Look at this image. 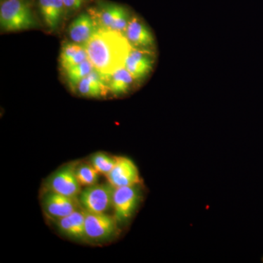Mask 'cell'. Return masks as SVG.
<instances>
[{
	"label": "cell",
	"instance_id": "obj_9",
	"mask_svg": "<svg viewBox=\"0 0 263 263\" xmlns=\"http://www.w3.org/2000/svg\"><path fill=\"white\" fill-rule=\"evenodd\" d=\"M43 208L50 219L57 220L70 215L82 207L79 197L66 196L48 191L43 200Z\"/></svg>",
	"mask_w": 263,
	"mask_h": 263
},
{
	"label": "cell",
	"instance_id": "obj_12",
	"mask_svg": "<svg viewBox=\"0 0 263 263\" xmlns=\"http://www.w3.org/2000/svg\"><path fill=\"white\" fill-rule=\"evenodd\" d=\"M62 234L78 240H87L85 232V210L79 209L70 215L54 220Z\"/></svg>",
	"mask_w": 263,
	"mask_h": 263
},
{
	"label": "cell",
	"instance_id": "obj_7",
	"mask_svg": "<svg viewBox=\"0 0 263 263\" xmlns=\"http://www.w3.org/2000/svg\"><path fill=\"white\" fill-rule=\"evenodd\" d=\"M156 61V51L133 48L128 55L124 67L134 78L136 84H139L148 79L153 72Z\"/></svg>",
	"mask_w": 263,
	"mask_h": 263
},
{
	"label": "cell",
	"instance_id": "obj_4",
	"mask_svg": "<svg viewBox=\"0 0 263 263\" xmlns=\"http://www.w3.org/2000/svg\"><path fill=\"white\" fill-rule=\"evenodd\" d=\"M140 184L114 187L112 208L119 224L129 221L138 209L142 198Z\"/></svg>",
	"mask_w": 263,
	"mask_h": 263
},
{
	"label": "cell",
	"instance_id": "obj_1",
	"mask_svg": "<svg viewBox=\"0 0 263 263\" xmlns=\"http://www.w3.org/2000/svg\"><path fill=\"white\" fill-rule=\"evenodd\" d=\"M84 45L95 70L106 79L124 68L133 48L124 33L104 28L97 29Z\"/></svg>",
	"mask_w": 263,
	"mask_h": 263
},
{
	"label": "cell",
	"instance_id": "obj_20",
	"mask_svg": "<svg viewBox=\"0 0 263 263\" xmlns=\"http://www.w3.org/2000/svg\"><path fill=\"white\" fill-rule=\"evenodd\" d=\"M117 157H110L103 152H98L91 157V164L99 174L106 177L115 166Z\"/></svg>",
	"mask_w": 263,
	"mask_h": 263
},
{
	"label": "cell",
	"instance_id": "obj_6",
	"mask_svg": "<svg viewBox=\"0 0 263 263\" xmlns=\"http://www.w3.org/2000/svg\"><path fill=\"white\" fill-rule=\"evenodd\" d=\"M114 191L110 183H96L81 192L79 200L86 212L105 213L112 207Z\"/></svg>",
	"mask_w": 263,
	"mask_h": 263
},
{
	"label": "cell",
	"instance_id": "obj_3",
	"mask_svg": "<svg viewBox=\"0 0 263 263\" xmlns=\"http://www.w3.org/2000/svg\"><path fill=\"white\" fill-rule=\"evenodd\" d=\"M98 28L112 29L124 33L134 14L126 7L111 3H102L88 12Z\"/></svg>",
	"mask_w": 263,
	"mask_h": 263
},
{
	"label": "cell",
	"instance_id": "obj_21",
	"mask_svg": "<svg viewBox=\"0 0 263 263\" xmlns=\"http://www.w3.org/2000/svg\"><path fill=\"white\" fill-rule=\"evenodd\" d=\"M85 0H63L66 10L69 12L76 11L80 9Z\"/></svg>",
	"mask_w": 263,
	"mask_h": 263
},
{
	"label": "cell",
	"instance_id": "obj_16",
	"mask_svg": "<svg viewBox=\"0 0 263 263\" xmlns=\"http://www.w3.org/2000/svg\"><path fill=\"white\" fill-rule=\"evenodd\" d=\"M89 59L84 45L77 43H66L62 46L60 63L64 70L73 67Z\"/></svg>",
	"mask_w": 263,
	"mask_h": 263
},
{
	"label": "cell",
	"instance_id": "obj_19",
	"mask_svg": "<svg viewBox=\"0 0 263 263\" xmlns=\"http://www.w3.org/2000/svg\"><path fill=\"white\" fill-rule=\"evenodd\" d=\"M76 176L81 186H92L98 183L99 173L91 164H82L76 165Z\"/></svg>",
	"mask_w": 263,
	"mask_h": 263
},
{
	"label": "cell",
	"instance_id": "obj_14",
	"mask_svg": "<svg viewBox=\"0 0 263 263\" xmlns=\"http://www.w3.org/2000/svg\"><path fill=\"white\" fill-rule=\"evenodd\" d=\"M98 28L91 15L88 13H84L70 24L68 29L69 35L73 42L84 45Z\"/></svg>",
	"mask_w": 263,
	"mask_h": 263
},
{
	"label": "cell",
	"instance_id": "obj_17",
	"mask_svg": "<svg viewBox=\"0 0 263 263\" xmlns=\"http://www.w3.org/2000/svg\"><path fill=\"white\" fill-rule=\"evenodd\" d=\"M136 84L134 78L125 67L116 71L108 79L109 91L117 95L127 94Z\"/></svg>",
	"mask_w": 263,
	"mask_h": 263
},
{
	"label": "cell",
	"instance_id": "obj_13",
	"mask_svg": "<svg viewBox=\"0 0 263 263\" xmlns=\"http://www.w3.org/2000/svg\"><path fill=\"white\" fill-rule=\"evenodd\" d=\"M38 5L46 27L51 30H56L67 12L63 0H39Z\"/></svg>",
	"mask_w": 263,
	"mask_h": 263
},
{
	"label": "cell",
	"instance_id": "obj_2",
	"mask_svg": "<svg viewBox=\"0 0 263 263\" xmlns=\"http://www.w3.org/2000/svg\"><path fill=\"white\" fill-rule=\"evenodd\" d=\"M2 30L18 32L34 28L37 24L29 0H4L0 6Z\"/></svg>",
	"mask_w": 263,
	"mask_h": 263
},
{
	"label": "cell",
	"instance_id": "obj_11",
	"mask_svg": "<svg viewBox=\"0 0 263 263\" xmlns=\"http://www.w3.org/2000/svg\"><path fill=\"white\" fill-rule=\"evenodd\" d=\"M106 178L108 182L115 188L134 186L141 182L136 164L125 157H117L115 166Z\"/></svg>",
	"mask_w": 263,
	"mask_h": 263
},
{
	"label": "cell",
	"instance_id": "obj_5",
	"mask_svg": "<svg viewBox=\"0 0 263 263\" xmlns=\"http://www.w3.org/2000/svg\"><path fill=\"white\" fill-rule=\"evenodd\" d=\"M119 223L114 216L105 213H92L85 211V232L86 239L104 241L113 238L119 233Z\"/></svg>",
	"mask_w": 263,
	"mask_h": 263
},
{
	"label": "cell",
	"instance_id": "obj_8",
	"mask_svg": "<svg viewBox=\"0 0 263 263\" xmlns=\"http://www.w3.org/2000/svg\"><path fill=\"white\" fill-rule=\"evenodd\" d=\"M75 170L76 164H67L51 175L47 183L48 191L69 197L80 196L82 186L76 178Z\"/></svg>",
	"mask_w": 263,
	"mask_h": 263
},
{
	"label": "cell",
	"instance_id": "obj_18",
	"mask_svg": "<svg viewBox=\"0 0 263 263\" xmlns=\"http://www.w3.org/2000/svg\"><path fill=\"white\" fill-rule=\"evenodd\" d=\"M95 67L91 61L87 59L84 62L78 64L70 68L65 70L67 81L73 89L77 88L78 84L83 79L86 77L90 72L94 70Z\"/></svg>",
	"mask_w": 263,
	"mask_h": 263
},
{
	"label": "cell",
	"instance_id": "obj_15",
	"mask_svg": "<svg viewBox=\"0 0 263 263\" xmlns=\"http://www.w3.org/2000/svg\"><path fill=\"white\" fill-rule=\"evenodd\" d=\"M105 79L106 78L94 69L78 84V91L82 96L89 98L104 96L108 90Z\"/></svg>",
	"mask_w": 263,
	"mask_h": 263
},
{
	"label": "cell",
	"instance_id": "obj_10",
	"mask_svg": "<svg viewBox=\"0 0 263 263\" xmlns=\"http://www.w3.org/2000/svg\"><path fill=\"white\" fill-rule=\"evenodd\" d=\"M124 35L133 48L155 51L157 50L155 34L148 24L138 15H133L124 32Z\"/></svg>",
	"mask_w": 263,
	"mask_h": 263
}]
</instances>
